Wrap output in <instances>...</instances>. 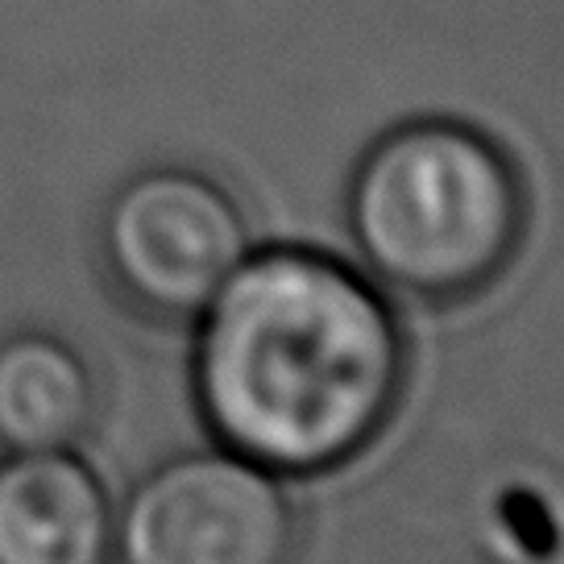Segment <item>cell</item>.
I'll use <instances>...</instances> for the list:
<instances>
[{"instance_id":"1","label":"cell","mask_w":564,"mask_h":564,"mask_svg":"<svg viewBox=\"0 0 564 564\" xmlns=\"http://www.w3.org/2000/svg\"><path fill=\"white\" fill-rule=\"evenodd\" d=\"M403 387L394 307L324 249L253 246L195 316L199 420L220 448L279 477L352 465L387 432Z\"/></svg>"},{"instance_id":"2","label":"cell","mask_w":564,"mask_h":564,"mask_svg":"<svg viewBox=\"0 0 564 564\" xmlns=\"http://www.w3.org/2000/svg\"><path fill=\"white\" fill-rule=\"evenodd\" d=\"M531 199L490 129L423 112L382 129L345 183V229L378 286L427 307L486 295L528 241Z\"/></svg>"},{"instance_id":"3","label":"cell","mask_w":564,"mask_h":564,"mask_svg":"<svg viewBox=\"0 0 564 564\" xmlns=\"http://www.w3.org/2000/svg\"><path fill=\"white\" fill-rule=\"evenodd\" d=\"M253 249L241 195L187 159H145L105 187L91 212V258L141 319L192 324Z\"/></svg>"},{"instance_id":"4","label":"cell","mask_w":564,"mask_h":564,"mask_svg":"<svg viewBox=\"0 0 564 564\" xmlns=\"http://www.w3.org/2000/svg\"><path fill=\"white\" fill-rule=\"evenodd\" d=\"M300 547V507L279 474L229 448H199L129 490L112 564H295Z\"/></svg>"},{"instance_id":"5","label":"cell","mask_w":564,"mask_h":564,"mask_svg":"<svg viewBox=\"0 0 564 564\" xmlns=\"http://www.w3.org/2000/svg\"><path fill=\"white\" fill-rule=\"evenodd\" d=\"M117 507L70 448L0 457V564H112Z\"/></svg>"},{"instance_id":"6","label":"cell","mask_w":564,"mask_h":564,"mask_svg":"<svg viewBox=\"0 0 564 564\" xmlns=\"http://www.w3.org/2000/svg\"><path fill=\"white\" fill-rule=\"evenodd\" d=\"M100 415L91 361L51 328L0 336V453L75 448Z\"/></svg>"}]
</instances>
